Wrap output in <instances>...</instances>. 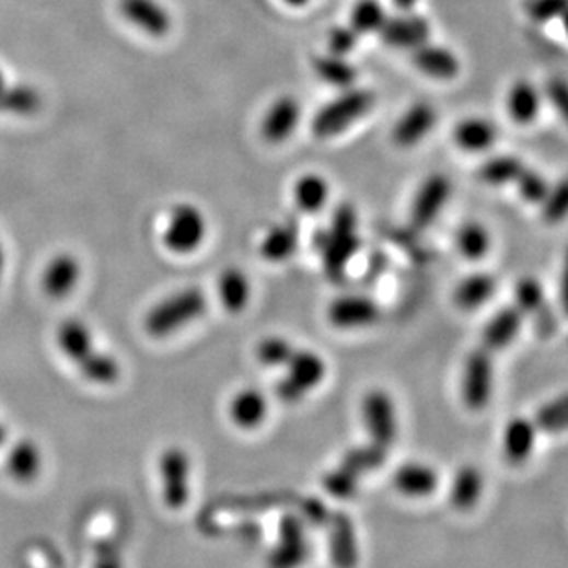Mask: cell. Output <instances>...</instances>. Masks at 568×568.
<instances>
[{
  "instance_id": "obj_9",
  "label": "cell",
  "mask_w": 568,
  "mask_h": 568,
  "mask_svg": "<svg viewBox=\"0 0 568 568\" xmlns=\"http://www.w3.org/2000/svg\"><path fill=\"white\" fill-rule=\"evenodd\" d=\"M492 386H495V366H492L491 355L486 349L471 352L463 371V403L470 410H484L491 403Z\"/></svg>"
},
{
  "instance_id": "obj_25",
  "label": "cell",
  "mask_w": 568,
  "mask_h": 568,
  "mask_svg": "<svg viewBox=\"0 0 568 568\" xmlns=\"http://www.w3.org/2000/svg\"><path fill=\"white\" fill-rule=\"evenodd\" d=\"M541 98L540 89L528 80H517L508 91L506 98V107L510 113L511 120L519 126H528L535 123V118L540 117Z\"/></svg>"
},
{
  "instance_id": "obj_6",
  "label": "cell",
  "mask_w": 568,
  "mask_h": 568,
  "mask_svg": "<svg viewBox=\"0 0 568 568\" xmlns=\"http://www.w3.org/2000/svg\"><path fill=\"white\" fill-rule=\"evenodd\" d=\"M159 478L166 508H185L190 495V457L182 447H171L159 456Z\"/></svg>"
},
{
  "instance_id": "obj_18",
  "label": "cell",
  "mask_w": 568,
  "mask_h": 568,
  "mask_svg": "<svg viewBox=\"0 0 568 568\" xmlns=\"http://www.w3.org/2000/svg\"><path fill=\"white\" fill-rule=\"evenodd\" d=\"M82 276V266L71 253H59L43 271L42 288L50 299H63L74 290Z\"/></svg>"
},
{
  "instance_id": "obj_41",
  "label": "cell",
  "mask_w": 568,
  "mask_h": 568,
  "mask_svg": "<svg viewBox=\"0 0 568 568\" xmlns=\"http://www.w3.org/2000/svg\"><path fill=\"white\" fill-rule=\"evenodd\" d=\"M293 349L292 344L287 338L281 336H270V338H264L257 347V357L264 366H270V368H279V366H287L292 358Z\"/></svg>"
},
{
  "instance_id": "obj_24",
  "label": "cell",
  "mask_w": 568,
  "mask_h": 568,
  "mask_svg": "<svg viewBox=\"0 0 568 568\" xmlns=\"http://www.w3.org/2000/svg\"><path fill=\"white\" fill-rule=\"evenodd\" d=\"M537 440V427L526 417H515L506 425L502 438V451L508 462L522 465L532 456L533 447Z\"/></svg>"
},
{
  "instance_id": "obj_35",
  "label": "cell",
  "mask_w": 568,
  "mask_h": 568,
  "mask_svg": "<svg viewBox=\"0 0 568 568\" xmlns=\"http://www.w3.org/2000/svg\"><path fill=\"white\" fill-rule=\"evenodd\" d=\"M526 166L521 159L513 158V155H497V158L487 159L486 163L482 164L478 176L482 182L492 187H502V185H510L515 183L517 177L521 176V172Z\"/></svg>"
},
{
  "instance_id": "obj_10",
  "label": "cell",
  "mask_w": 568,
  "mask_h": 568,
  "mask_svg": "<svg viewBox=\"0 0 568 568\" xmlns=\"http://www.w3.org/2000/svg\"><path fill=\"white\" fill-rule=\"evenodd\" d=\"M452 196L451 177L441 172H433L417 188L414 201H411L410 223L411 228L427 229L440 217L443 207L449 204Z\"/></svg>"
},
{
  "instance_id": "obj_22",
  "label": "cell",
  "mask_w": 568,
  "mask_h": 568,
  "mask_svg": "<svg viewBox=\"0 0 568 568\" xmlns=\"http://www.w3.org/2000/svg\"><path fill=\"white\" fill-rule=\"evenodd\" d=\"M497 126L482 117L463 118L452 129V139L463 152H486L497 142Z\"/></svg>"
},
{
  "instance_id": "obj_48",
  "label": "cell",
  "mask_w": 568,
  "mask_h": 568,
  "mask_svg": "<svg viewBox=\"0 0 568 568\" xmlns=\"http://www.w3.org/2000/svg\"><path fill=\"white\" fill-rule=\"evenodd\" d=\"M559 293H561V305L563 311L568 316V247L565 252V258H563L561 266V285H559Z\"/></svg>"
},
{
  "instance_id": "obj_12",
  "label": "cell",
  "mask_w": 568,
  "mask_h": 568,
  "mask_svg": "<svg viewBox=\"0 0 568 568\" xmlns=\"http://www.w3.org/2000/svg\"><path fill=\"white\" fill-rule=\"evenodd\" d=\"M118 10L126 21L147 36H169L174 18L161 0H118Z\"/></svg>"
},
{
  "instance_id": "obj_39",
  "label": "cell",
  "mask_w": 568,
  "mask_h": 568,
  "mask_svg": "<svg viewBox=\"0 0 568 568\" xmlns=\"http://www.w3.org/2000/svg\"><path fill=\"white\" fill-rule=\"evenodd\" d=\"M535 427L548 433L568 430V392L541 406L535 416Z\"/></svg>"
},
{
  "instance_id": "obj_44",
  "label": "cell",
  "mask_w": 568,
  "mask_h": 568,
  "mask_svg": "<svg viewBox=\"0 0 568 568\" xmlns=\"http://www.w3.org/2000/svg\"><path fill=\"white\" fill-rule=\"evenodd\" d=\"M358 37L360 36H358L357 32H355L349 24H347V26H334V28L328 32V53L346 58L347 54L352 53L355 47H357Z\"/></svg>"
},
{
  "instance_id": "obj_42",
  "label": "cell",
  "mask_w": 568,
  "mask_h": 568,
  "mask_svg": "<svg viewBox=\"0 0 568 568\" xmlns=\"http://www.w3.org/2000/svg\"><path fill=\"white\" fill-rule=\"evenodd\" d=\"M513 298H515L517 309L522 314H530V312L540 311L543 301H545V292H543V287L537 279L522 277L517 281Z\"/></svg>"
},
{
  "instance_id": "obj_23",
  "label": "cell",
  "mask_w": 568,
  "mask_h": 568,
  "mask_svg": "<svg viewBox=\"0 0 568 568\" xmlns=\"http://www.w3.org/2000/svg\"><path fill=\"white\" fill-rule=\"evenodd\" d=\"M268 416V401L264 393L255 387H246L231 398L229 417L242 430H253L260 427Z\"/></svg>"
},
{
  "instance_id": "obj_33",
  "label": "cell",
  "mask_w": 568,
  "mask_h": 568,
  "mask_svg": "<svg viewBox=\"0 0 568 568\" xmlns=\"http://www.w3.org/2000/svg\"><path fill=\"white\" fill-rule=\"evenodd\" d=\"M390 18L381 0H357L349 12V26L358 36L379 34Z\"/></svg>"
},
{
  "instance_id": "obj_28",
  "label": "cell",
  "mask_w": 568,
  "mask_h": 568,
  "mask_svg": "<svg viewBox=\"0 0 568 568\" xmlns=\"http://www.w3.org/2000/svg\"><path fill=\"white\" fill-rule=\"evenodd\" d=\"M56 340H58L59 349L65 352V357L74 363L83 362L94 351L91 333L78 320H65L59 325Z\"/></svg>"
},
{
  "instance_id": "obj_29",
  "label": "cell",
  "mask_w": 568,
  "mask_h": 568,
  "mask_svg": "<svg viewBox=\"0 0 568 568\" xmlns=\"http://www.w3.org/2000/svg\"><path fill=\"white\" fill-rule=\"evenodd\" d=\"M250 293H252V287H250L246 274L241 268L231 266L228 270L222 271V276L218 279V295L229 312L239 314L244 311L250 303Z\"/></svg>"
},
{
  "instance_id": "obj_40",
  "label": "cell",
  "mask_w": 568,
  "mask_h": 568,
  "mask_svg": "<svg viewBox=\"0 0 568 568\" xmlns=\"http://www.w3.org/2000/svg\"><path fill=\"white\" fill-rule=\"evenodd\" d=\"M541 217L548 225H557L568 218V176L561 177L548 188L541 204Z\"/></svg>"
},
{
  "instance_id": "obj_11",
  "label": "cell",
  "mask_w": 568,
  "mask_h": 568,
  "mask_svg": "<svg viewBox=\"0 0 568 568\" xmlns=\"http://www.w3.org/2000/svg\"><path fill=\"white\" fill-rule=\"evenodd\" d=\"M311 554L306 541L305 524L299 517H282L279 524V541L268 556L270 568H299Z\"/></svg>"
},
{
  "instance_id": "obj_49",
  "label": "cell",
  "mask_w": 568,
  "mask_h": 568,
  "mask_svg": "<svg viewBox=\"0 0 568 568\" xmlns=\"http://www.w3.org/2000/svg\"><path fill=\"white\" fill-rule=\"evenodd\" d=\"M392 2L393 7L397 8L398 12L406 13L411 12L419 0H392Z\"/></svg>"
},
{
  "instance_id": "obj_20",
  "label": "cell",
  "mask_w": 568,
  "mask_h": 568,
  "mask_svg": "<svg viewBox=\"0 0 568 568\" xmlns=\"http://www.w3.org/2000/svg\"><path fill=\"white\" fill-rule=\"evenodd\" d=\"M438 486L440 476L425 463H405L393 473V487L405 497H430Z\"/></svg>"
},
{
  "instance_id": "obj_16",
  "label": "cell",
  "mask_w": 568,
  "mask_h": 568,
  "mask_svg": "<svg viewBox=\"0 0 568 568\" xmlns=\"http://www.w3.org/2000/svg\"><path fill=\"white\" fill-rule=\"evenodd\" d=\"M299 118H301V106L292 94H285L281 98H277L260 124L264 141L271 144L287 141L288 137L292 136L293 129L298 128Z\"/></svg>"
},
{
  "instance_id": "obj_21",
  "label": "cell",
  "mask_w": 568,
  "mask_h": 568,
  "mask_svg": "<svg viewBox=\"0 0 568 568\" xmlns=\"http://www.w3.org/2000/svg\"><path fill=\"white\" fill-rule=\"evenodd\" d=\"M522 312L513 306H505L486 323L482 341L486 351H500L513 344L517 334L521 333Z\"/></svg>"
},
{
  "instance_id": "obj_32",
  "label": "cell",
  "mask_w": 568,
  "mask_h": 568,
  "mask_svg": "<svg viewBox=\"0 0 568 568\" xmlns=\"http://www.w3.org/2000/svg\"><path fill=\"white\" fill-rule=\"evenodd\" d=\"M312 67L323 82L331 83L334 88L347 89L357 82V69L344 56L331 53L316 56L312 61Z\"/></svg>"
},
{
  "instance_id": "obj_19",
  "label": "cell",
  "mask_w": 568,
  "mask_h": 568,
  "mask_svg": "<svg viewBox=\"0 0 568 568\" xmlns=\"http://www.w3.org/2000/svg\"><path fill=\"white\" fill-rule=\"evenodd\" d=\"M414 65L427 77L436 80H454L462 71V63L451 48L425 43L414 50Z\"/></svg>"
},
{
  "instance_id": "obj_46",
  "label": "cell",
  "mask_w": 568,
  "mask_h": 568,
  "mask_svg": "<svg viewBox=\"0 0 568 568\" xmlns=\"http://www.w3.org/2000/svg\"><path fill=\"white\" fill-rule=\"evenodd\" d=\"M568 8V0H533L530 4V15L537 23H548L552 19H559Z\"/></svg>"
},
{
  "instance_id": "obj_37",
  "label": "cell",
  "mask_w": 568,
  "mask_h": 568,
  "mask_svg": "<svg viewBox=\"0 0 568 568\" xmlns=\"http://www.w3.org/2000/svg\"><path fill=\"white\" fill-rule=\"evenodd\" d=\"M42 94L30 85H8L0 96V112L12 115H34L42 109Z\"/></svg>"
},
{
  "instance_id": "obj_1",
  "label": "cell",
  "mask_w": 568,
  "mask_h": 568,
  "mask_svg": "<svg viewBox=\"0 0 568 568\" xmlns=\"http://www.w3.org/2000/svg\"><path fill=\"white\" fill-rule=\"evenodd\" d=\"M360 247L358 217L355 207L341 204L334 211L333 223L327 233L320 239L323 270L333 281H338L347 270V264L357 255Z\"/></svg>"
},
{
  "instance_id": "obj_15",
  "label": "cell",
  "mask_w": 568,
  "mask_h": 568,
  "mask_svg": "<svg viewBox=\"0 0 568 568\" xmlns=\"http://www.w3.org/2000/svg\"><path fill=\"white\" fill-rule=\"evenodd\" d=\"M381 316L375 301L366 295H341L328 306V320L338 328L368 327Z\"/></svg>"
},
{
  "instance_id": "obj_52",
  "label": "cell",
  "mask_w": 568,
  "mask_h": 568,
  "mask_svg": "<svg viewBox=\"0 0 568 568\" xmlns=\"http://www.w3.org/2000/svg\"><path fill=\"white\" fill-rule=\"evenodd\" d=\"M8 88L7 80H4V72L0 71V96L4 93V89Z\"/></svg>"
},
{
  "instance_id": "obj_38",
  "label": "cell",
  "mask_w": 568,
  "mask_h": 568,
  "mask_svg": "<svg viewBox=\"0 0 568 568\" xmlns=\"http://www.w3.org/2000/svg\"><path fill=\"white\" fill-rule=\"evenodd\" d=\"M80 373H82L88 381L94 382V384H113L118 381L120 376V368L118 362L112 355L106 352H100L94 349L83 362L78 363Z\"/></svg>"
},
{
  "instance_id": "obj_51",
  "label": "cell",
  "mask_w": 568,
  "mask_h": 568,
  "mask_svg": "<svg viewBox=\"0 0 568 568\" xmlns=\"http://www.w3.org/2000/svg\"><path fill=\"white\" fill-rule=\"evenodd\" d=\"M559 19H561L563 28H565V32H567L568 36V8L565 10V12H563V15Z\"/></svg>"
},
{
  "instance_id": "obj_3",
  "label": "cell",
  "mask_w": 568,
  "mask_h": 568,
  "mask_svg": "<svg viewBox=\"0 0 568 568\" xmlns=\"http://www.w3.org/2000/svg\"><path fill=\"white\" fill-rule=\"evenodd\" d=\"M373 106H375V94L371 91L349 89L340 96L331 100L316 113V117L312 120V131L320 139L338 136L357 123L358 118L368 115Z\"/></svg>"
},
{
  "instance_id": "obj_17",
  "label": "cell",
  "mask_w": 568,
  "mask_h": 568,
  "mask_svg": "<svg viewBox=\"0 0 568 568\" xmlns=\"http://www.w3.org/2000/svg\"><path fill=\"white\" fill-rule=\"evenodd\" d=\"M328 522V546L331 561L336 568H357L360 552H358L357 530L346 513H336Z\"/></svg>"
},
{
  "instance_id": "obj_4",
  "label": "cell",
  "mask_w": 568,
  "mask_h": 568,
  "mask_svg": "<svg viewBox=\"0 0 568 568\" xmlns=\"http://www.w3.org/2000/svg\"><path fill=\"white\" fill-rule=\"evenodd\" d=\"M387 451L382 447L368 443L363 447H355L346 452L340 463L323 476V487L328 495L336 498H349L357 492L358 484L362 476L370 471L381 467L386 460Z\"/></svg>"
},
{
  "instance_id": "obj_13",
  "label": "cell",
  "mask_w": 568,
  "mask_h": 568,
  "mask_svg": "<svg viewBox=\"0 0 568 568\" xmlns=\"http://www.w3.org/2000/svg\"><path fill=\"white\" fill-rule=\"evenodd\" d=\"M379 34L387 47L416 50L417 47L428 43L430 23L421 15H414L411 12L398 13L395 18L386 19Z\"/></svg>"
},
{
  "instance_id": "obj_7",
  "label": "cell",
  "mask_w": 568,
  "mask_h": 568,
  "mask_svg": "<svg viewBox=\"0 0 568 568\" xmlns=\"http://www.w3.org/2000/svg\"><path fill=\"white\" fill-rule=\"evenodd\" d=\"M362 419L373 445L387 451L397 440V411L393 398L384 390H371L363 395Z\"/></svg>"
},
{
  "instance_id": "obj_14",
  "label": "cell",
  "mask_w": 568,
  "mask_h": 568,
  "mask_svg": "<svg viewBox=\"0 0 568 568\" xmlns=\"http://www.w3.org/2000/svg\"><path fill=\"white\" fill-rule=\"evenodd\" d=\"M436 124H438L436 107L428 102H416L393 126V142L398 148L416 147L436 128Z\"/></svg>"
},
{
  "instance_id": "obj_45",
  "label": "cell",
  "mask_w": 568,
  "mask_h": 568,
  "mask_svg": "<svg viewBox=\"0 0 568 568\" xmlns=\"http://www.w3.org/2000/svg\"><path fill=\"white\" fill-rule=\"evenodd\" d=\"M546 98L550 102L552 107L556 109L557 115L568 124V82L565 78H552L546 83Z\"/></svg>"
},
{
  "instance_id": "obj_53",
  "label": "cell",
  "mask_w": 568,
  "mask_h": 568,
  "mask_svg": "<svg viewBox=\"0 0 568 568\" xmlns=\"http://www.w3.org/2000/svg\"><path fill=\"white\" fill-rule=\"evenodd\" d=\"M4 266V252H2V246H0V268Z\"/></svg>"
},
{
  "instance_id": "obj_50",
  "label": "cell",
  "mask_w": 568,
  "mask_h": 568,
  "mask_svg": "<svg viewBox=\"0 0 568 568\" xmlns=\"http://www.w3.org/2000/svg\"><path fill=\"white\" fill-rule=\"evenodd\" d=\"M282 4L288 8H293V10H301V8L309 7L312 0H281Z\"/></svg>"
},
{
  "instance_id": "obj_5",
  "label": "cell",
  "mask_w": 568,
  "mask_h": 568,
  "mask_svg": "<svg viewBox=\"0 0 568 568\" xmlns=\"http://www.w3.org/2000/svg\"><path fill=\"white\" fill-rule=\"evenodd\" d=\"M288 366V375L277 384V397L287 405L303 401L306 393L322 384L327 375V363L317 352L295 349Z\"/></svg>"
},
{
  "instance_id": "obj_2",
  "label": "cell",
  "mask_w": 568,
  "mask_h": 568,
  "mask_svg": "<svg viewBox=\"0 0 568 568\" xmlns=\"http://www.w3.org/2000/svg\"><path fill=\"white\" fill-rule=\"evenodd\" d=\"M207 309L206 293L199 288H183L163 301H159L144 317V328L153 338L171 336L187 323L204 316Z\"/></svg>"
},
{
  "instance_id": "obj_31",
  "label": "cell",
  "mask_w": 568,
  "mask_h": 568,
  "mask_svg": "<svg viewBox=\"0 0 568 568\" xmlns=\"http://www.w3.org/2000/svg\"><path fill=\"white\" fill-rule=\"evenodd\" d=\"M42 452L32 441H21L13 447V451L8 456L10 475L21 484L36 480L39 471H42Z\"/></svg>"
},
{
  "instance_id": "obj_47",
  "label": "cell",
  "mask_w": 568,
  "mask_h": 568,
  "mask_svg": "<svg viewBox=\"0 0 568 568\" xmlns=\"http://www.w3.org/2000/svg\"><path fill=\"white\" fill-rule=\"evenodd\" d=\"M94 568H123V559L117 546L112 543H102L94 554Z\"/></svg>"
},
{
  "instance_id": "obj_27",
  "label": "cell",
  "mask_w": 568,
  "mask_h": 568,
  "mask_svg": "<svg viewBox=\"0 0 568 568\" xmlns=\"http://www.w3.org/2000/svg\"><path fill=\"white\" fill-rule=\"evenodd\" d=\"M484 495V476L473 465H463L456 471L451 484V505L454 510L470 511L480 502Z\"/></svg>"
},
{
  "instance_id": "obj_43",
  "label": "cell",
  "mask_w": 568,
  "mask_h": 568,
  "mask_svg": "<svg viewBox=\"0 0 568 568\" xmlns=\"http://www.w3.org/2000/svg\"><path fill=\"white\" fill-rule=\"evenodd\" d=\"M515 187L517 190H519V196H521L526 204L541 206L543 199L546 198V194H548L550 183L546 182V177L540 174V172L524 169V171L521 172V176L517 177Z\"/></svg>"
},
{
  "instance_id": "obj_8",
  "label": "cell",
  "mask_w": 568,
  "mask_h": 568,
  "mask_svg": "<svg viewBox=\"0 0 568 568\" xmlns=\"http://www.w3.org/2000/svg\"><path fill=\"white\" fill-rule=\"evenodd\" d=\"M207 222L204 212L190 204H179L174 207L171 220L164 231V246L171 252L187 255L201 246L206 241Z\"/></svg>"
},
{
  "instance_id": "obj_26",
  "label": "cell",
  "mask_w": 568,
  "mask_h": 568,
  "mask_svg": "<svg viewBox=\"0 0 568 568\" xmlns=\"http://www.w3.org/2000/svg\"><path fill=\"white\" fill-rule=\"evenodd\" d=\"M495 292H497L495 277L489 274H473L457 282L452 299L462 311H476L482 305H486Z\"/></svg>"
},
{
  "instance_id": "obj_30",
  "label": "cell",
  "mask_w": 568,
  "mask_h": 568,
  "mask_svg": "<svg viewBox=\"0 0 568 568\" xmlns=\"http://www.w3.org/2000/svg\"><path fill=\"white\" fill-rule=\"evenodd\" d=\"M299 242V229L293 222L281 223L270 229L260 244V253L266 260L282 263L292 257Z\"/></svg>"
},
{
  "instance_id": "obj_36",
  "label": "cell",
  "mask_w": 568,
  "mask_h": 568,
  "mask_svg": "<svg viewBox=\"0 0 568 568\" xmlns=\"http://www.w3.org/2000/svg\"><path fill=\"white\" fill-rule=\"evenodd\" d=\"M293 198L301 211L317 212L327 204L328 183L317 174H305L295 183Z\"/></svg>"
},
{
  "instance_id": "obj_34",
  "label": "cell",
  "mask_w": 568,
  "mask_h": 568,
  "mask_svg": "<svg viewBox=\"0 0 568 568\" xmlns=\"http://www.w3.org/2000/svg\"><path fill=\"white\" fill-rule=\"evenodd\" d=\"M456 247L467 260H482L491 250V235L482 223H463L456 231Z\"/></svg>"
}]
</instances>
